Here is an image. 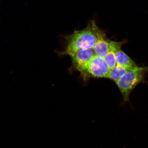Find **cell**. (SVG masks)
<instances>
[{
  "label": "cell",
  "mask_w": 148,
  "mask_h": 148,
  "mask_svg": "<svg viewBox=\"0 0 148 148\" xmlns=\"http://www.w3.org/2000/svg\"><path fill=\"white\" fill-rule=\"evenodd\" d=\"M103 33L95 21L92 20L84 29L75 31L67 36V45L63 53L70 56L81 50L92 49L98 38Z\"/></svg>",
  "instance_id": "cell-1"
},
{
  "label": "cell",
  "mask_w": 148,
  "mask_h": 148,
  "mask_svg": "<svg viewBox=\"0 0 148 148\" xmlns=\"http://www.w3.org/2000/svg\"><path fill=\"white\" fill-rule=\"evenodd\" d=\"M148 71V66L140 67L138 66L127 70L124 75L116 81L125 101L129 100L130 95L133 90L143 81Z\"/></svg>",
  "instance_id": "cell-2"
},
{
  "label": "cell",
  "mask_w": 148,
  "mask_h": 148,
  "mask_svg": "<svg viewBox=\"0 0 148 148\" xmlns=\"http://www.w3.org/2000/svg\"><path fill=\"white\" fill-rule=\"evenodd\" d=\"M110 68L102 57L95 55L87 66L86 74L99 78H107Z\"/></svg>",
  "instance_id": "cell-3"
},
{
  "label": "cell",
  "mask_w": 148,
  "mask_h": 148,
  "mask_svg": "<svg viewBox=\"0 0 148 148\" xmlns=\"http://www.w3.org/2000/svg\"><path fill=\"white\" fill-rule=\"evenodd\" d=\"M95 55L93 49L81 50L70 56L74 67L81 73L85 75L88 64Z\"/></svg>",
  "instance_id": "cell-4"
},
{
  "label": "cell",
  "mask_w": 148,
  "mask_h": 148,
  "mask_svg": "<svg viewBox=\"0 0 148 148\" xmlns=\"http://www.w3.org/2000/svg\"><path fill=\"white\" fill-rule=\"evenodd\" d=\"M123 42H118L110 40L108 51L103 58L110 69H112L116 64V54L121 49Z\"/></svg>",
  "instance_id": "cell-5"
},
{
  "label": "cell",
  "mask_w": 148,
  "mask_h": 148,
  "mask_svg": "<svg viewBox=\"0 0 148 148\" xmlns=\"http://www.w3.org/2000/svg\"><path fill=\"white\" fill-rule=\"evenodd\" d=\"M103 33L98 38L92 49L95 54L104 58L108 51L110 42Z\"/></svg>",
  "instance_id": "cell-6"
},
{
  "label": "cell",
  "mask_w": 148,
  "mask_h": 148,
  "mask_svg": "<svg viewBox=\"0 0 148 148\" xmlns=\"http://www.w3.org/2000/svg\"><path fill=\"white\" fill-rule=\"evenodd\" d=\"M116 64L123 66L128 70L137 66L132 59L121 49L116 52Z\"/></svg>",
  "instance_id": "cell-7"
},
{
  "label": "cell",
  "mask_w": 148,
  "mask_h": 148,
  "mask_svg": "<svg viewBox=\"0 0 148 148\" xmlns=\"http://www.w3.org/2000/svg\"><path fill=\"white\" fill-rule=\"evenodd\" d=\"M128 70L124 66L116 64L113 68L110 69L107 78L116 82L124 75Z\"/></svg>",
  "instance_id": "cell-8"
}]
</instances>
